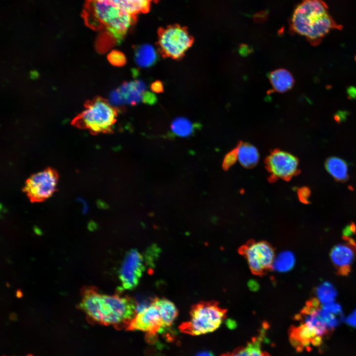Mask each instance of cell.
I'll list each match as a JSON object with an SVG mask.
<instances>
[{"label":"cell","instance_id":"cell-1","mask_svg":"<svg viewBox=\"0 0 356 356\" xmlns=\"http://www.w3.org/2000/svg\"><path fill=\"white\" fill-rule=\"evenodd\" d=\"M121 293L114 295L100 293L94 287L83 289L79 308L91 323L127 328L137 313L136 303Z\"/></svg>","mask_w":356,"mask_h":356},{"label":"cell","instance_id":"cell-2","mask_svg":"<svg viewBox=\"0 0 356 356\" xmlns=\"http://www.w3.org/2000/svg\"><path fill=\"white\" fill-rule=\"evenodd\" d=\"M290 26L293 32L305 37L313 46L320 44L330 31L342 29L322 0H303L293 12Z\"/></svg>","mask_w":356,"mask_h":356},{"label":"cell","instance_id":"cell-3","mask_svg":"<svg viewBox=\"0 0 356 356\" xmlns=\"http://www.w3.org/2000/svg\"><path fill=\"white\" fill-rule=\"evenodd\" d=\"M82 16L88 27L104 31L119 43L136 20L112 0H87Z\"/></svg>","mask_w":356,"mask_h":356},{"label":"cell","instance_id":"cell-4","mask_svg":"<svg viewBox=\"0 0 356 356\" xmlns=\"http://www.w3.org/2000/svg\"><path fill=\"white\" fill-rule=\"evenodd\" d=\"M119 110L107 100L98 97L88 103L73 124L91 133L110 132L116 122Z\"/></svg>","mask_w":356,"mask_h":356},{"label":"cell","instance_id":"cell-5","mask_svg":"<svg viewBox=\"0 0 356 356\" xmlns=\"http://www.w3.org/2000/svg\"><path fill=\"white\" fill-rule=\"evenodd\" d=\"M225 313V310L217 303L200 302L191 307L189 320L180 324L179 329L182 332L193 336L211 333L220 327Z\"/></svg>","mask_w":356,"mask_h":356},{"label":"cell","instance_id":"cell-6","mask_svg":"<svg viewBox=\"0 0 356 356\" xmlns=\"http://www.w3.org/2000/svg\"><path fill=\"white\" fill-rule=\"evenodd\" d=\"M193 41V38L187 28L178 24L158 29V50L163 57L181 59L191 46Z\"/></svg>","mask_w":356,"mask_h":356},{"label":"cell","instance_id":"cell-7","mask_svg":"<svg viewBox=\"0 0 356 356\" xmlns=\"http://www.w3.org/2000/svg\"><path fill=\"white\" fill-rule=\"evenodd\" d=\"M58 180L56 171L47 168L31 175L27 179L23 190L31 202H42L55 192Z\"/></svg>","mask_w":356,"mask_h":356},{"label":"cell","instance_id":"cell-8","mask_svg":"<svg viewBox=\"0 0 356 356\" xmlns=\"http://www.w3.org/2000/svg\"><path fill=\"white\" fill-rule=\"evenodd\" d=\"M144 257L138 251L134 249L130 250L126 254L119 272L121 283L119 293L125 290L133 289L137 286L145 270V265L148 264L147 259L145 260Z\"/></svg>","mask_w":356,"mask_h":356},{"label":"cell","instance_id":"cell-9","mask_svg":"<svg viewBox=\"0 0 356 356\" xmlns=\"http://www.w3.org/2000/svg\"><path fill=\"white\" fill-rule=\"evenodd\" d=\"M240 250L254 273L261 274L272 267L275 258L274 252L266 242H250L242 247Z\"/></svg>","mask_w":356,"mask_h":356},{"label":"cell","instance_id":"cell-10","mask_svg":"<svg viewBox=\"0 0 356 356\" xmlns=\"http://www.w3.org/2000/svg\"><path fill=\"white\" fill-rule=\"evenodd\" d=\"M164 328L159 310L153 300L149 306L136 313L126 329L141 331L154 336Z\"/></svg>","mask_w":356,"mask_h":356},{"label":"cell","instance_id":"cell-11","mask_svg":"<svg viewBox=\"0 0 356 356\" xmlns=\"http://www.w3.org/2000/svg\"><path fill=\"white\" fill-rule=\"evenodd\" d=\"M267 165L269 172L275 178L289 180L298 172L297 158L282 150L273 151L267 159Z\"/></svg>","mask_w":356,"mask_h":356},{"label":"cell","instance_id":"cell-12","mask_svg":"<svg viewBox=\"0 0 356 356\" xmlns=\"http://www.w3.org/2000/svg\"><path fill=\"white\" fill-rule=\"evenodd\" d=\"M343 237L345 242L334 246L330 251V258L337 273L347 275L350 272L351 265L356 257V243L349 237Z\"/></svg>","mask_w":356,"mask_h":356},{"label":"cell","instance_id":"cell-13","mask_svg":"<svg viewBox=\"0 0 356 356\" xmlns=\"http://www.w3.org/2000/svg\"><path fill=\"white\" fill-rule=\"evenodd\" d=\"M118 90L125 103L130 105L139 103L151 105L157 101L155 94L149 90L145 83L140 80L124 82Z\"/></svg>","mask_w":356,"mask_h":356},{"label":"cell","instance_id":"cell-14","mask_svg":"<svg viewBox=\"0 0 356 356\" xmlns=\"http://www.w3.org/2000/svg\"><path fill=\"white\" fill-rule=\"evenodd\" d=\"M158 52L150 44H142L137 45L134 50L135 62L139 67H150L157 62Z\"/></svg>","mask_w":356,"mask_h":356},{"label":"cell","instance_id":"cell-15","mask_svg":"<svg viewBox=\"0 0 356 356\" xmlns=\"http://www.w3.org/2000/svg\"><path fill=\"white\" fill-rule=\"evenodd\" d=\"M264 333L265 331H262L258 336L254 337L245 346L238 348L222 356H269L262 350L261 347Z\"/></svg>","mask_w":356,"mask_h":356},{"label":"cell","instance_id":"cell-16","mask_svg":"<svg viewBox=\"0 0 356 356\" xmlns=\"http://www.w3.org/2000/svg\"><path fill=\"white\" fill-rule=\"evenodd\" d=\"M269 79L274 89L280 92L288 90L294 84L292 75L284 69H279L272 72Z\"/></svg>","mask_w":356,"mask_h":356},{"label":"cell","instance_id":"cell-17","mask_svg":"<svg viewBox=\"0 0 356 356\" xmlns=\"http://www.w3.org/2000/svg\"><path fill=\"white\" fill-rule=\"evenodd\" d=\"M237 160L241 165L246 168L255 166L259 159L257 149L247 143H240L236 149Z\"/></svg>","mask_w":356,"mask_h":356},{"label":"cell","instance_id":"cell-18","mask_svg":"<svg viewBox=\"0 0 356 356\" xmlns=\"http://www.w3.org/2000/svg\"><path fill=\"white\" fill-rule=\"evenodd\" d=\"M153 300L159 310L165 328L170 327L178 314L176 307L165 298H155Z\"/></svg>","mask_w":356,"mask_h":356},{"label":"cell","instance_id":"cell-19","mask_svg":"<svg viewBox=\"0 0 356 356\" xmlns=\"http://www.w3.org/2000/svg\"><path fill=\"white\" fill-rule=\"evenodd\" d=\"M325 166L328 172L336 180L344 181L348 179V165L344 160L336 157L329 158L325 162Z\"/></svg>","mask_w":356,"mask_h":356},{"label":"cell","instance_id":"cell-20","mask_svg":"<svg viewBox=\"0 0 356 356\" xmlns=\"http://www.w3.org/2000/svg\"><path fill=\"white\" fill-rule=\"evenodd\" d=\"M130 14L136 16L149 11L152 0H112Z\"/></svg>","mask_w":356,"mask_h":356},{"label":"cell","instance_id":"cell-21","mask_svg":"<svg viewBox=\"0 0 356 356\" xmlns=\"http://www.w3.org/2000/svg\"><path fill=\"white\" fill-rule=\"evenodd\" d=\"M295 263L294 254L290 251H284L275 256L272 267L278 272H286L293 267Z\"/></svg>","mask_w":356,"mask_h":356},{"label":"cell","instance_id":"cell-22","mask_svg":"<svg viewBox=\"0 0 356 356\" xmlns=\"http://www.w3.org/2000/svg\"><path fill=\"white\" fill-rule=\"evenodd\" d=\"M194 124L184 117H178L175 119L171 125L172 132L175 135L180 137H186L191 134L194 131Z\"/></svg>","mask_w":356,"mask_h":356},{"label":"cell","instance_id":"cell-23","mask_svg":"<svg viewBox=\"0 0 356 356\" xmlns=\"http://www.w3.org/2000/svg\"><path fill=\"white\" fill-rule=\"evenodd\" d=\"M316 295L322 304L335 302L337 292L333 285L328 281H324L316 289Z\"/></svg>","mask_w":356,"mask_h":356},{"label":"cell","instance_id":"cell-24","mask_svg":"<svg viewBox=\"0 0 356 356\" xmlns=\"http://www.w3.org/2000/svg\"><path fill=\"white\" fill-rule=\"evenodd\" d=\"M109 62L117 67H122L126 64L127 59L124 54L119 50H113L107 56Z\"/></svg>","mask_w":356,"mask_h":356},{"label":"cell","instance_id":"cell-25","mask_svg":"<svg viewBox=\"0 0 356 356\" xmlns=\"http://www.w3.org/2000/svg\"><path fill=\"white\" fill-rule=\"evenodd\" d=\"M321 308L327 312L336 315L341 316L342 313V309L341 305L335 302L323 304Z\"/></svg>","mask_w":356,"mask_h":356},{"label":"cell","instance_id":"cell-26","mask_svg":"<svg viewBox=\"0 0 356 356\" xmlns=\"http://www.w3.org/2000/svg\"><path fill=\"white\" fill-rule=\"evenodd\" d=\"M237 160V155L236 149H235L225 155L223 162V167L225 169H228L232 166Z\"/></svg>","mask_w":356,"mask_h":356},{"label":"cell","instance_id":"cell-27","mask_svg":"<svg viewBox=\"0 0 356 356\" xmlns=\"http://www.w3.org/2000/svg\"><path fill=\"white\" fill-rule=\"evenodd\" d=\"M311 195V191L307 187H302L298 190V196L300 201L305 204H308Z\"/></svg>","mask_w":356,"mask_h":356},{"label":"cell","instance_id":"cell-28","mask_svg":"<svg viewBox=\"0 0 356 356\" xmlns=\"http://www.w3.org/2000/svg\"><path fill=\"white\" fill-rule=\"evenodd\" d=\"M110 99L111 105L120 106L125 103L118 89L111 92Z\"/></svg>","mask_w":356,"mask_h":356},{"label":"cell","instance_id":"cell-29","mask_svg":"<svg viewBox=\"0 0 356 356\" xmlns=\"http://www.w3.org/2000/svg\"><path fill=\"white\" fill-rule=\"evenodd\" d=\"M345 321L349 325L356 327V309L346 318Z\"/></svg>","mask_w":356,"mask_h":356},{"label":"cell","instance_id":"cell-30","mask_svg":"<svg viewBox=\"0 0 356 356\" xmlns=\"http://www.w3.org/2000/svg\"><path fill=\"white\" fill-rule=\"evenodd\" d=\"M150 89L151 91L154 92H161L163 90V86L162 82L157 81L151 85Z\"/></svg>","mask_w":356,"mask_h":356},{"label":"cell","instance_id":"cell-31","mask_svg":"<svg viewBox=\"0 0 356 356\" xmlns=\"http://www.w3.org/2000/svg\"><path fill=\"white\" fill-rule=\"evenodd\" d=\"M356 230V226L355 224L352 222L345 227L343 231L344 236L349 237L352 233H355Z\"/></svg>","mask_w":356,"mask_h":356},{"label":"cell","instance_id":"cell-32","mask_svg":"<svg viewBox=\"0 0 356 356\" xmlns=\"http://www.w3.org/2000/svg\"><path fill=\"white\" fill-rule=\"evenodd\" d=\"M248 285L249 289L253 291H257L259 287L257 282L254 280H250Z\"/></svg>","mask_w":356,"mask_h":356},{"label":"cell","instance_id":"cell-33","mask_svg":"<svg viewBox=\"0 0 356 356\" xmlns=\"http://www.w3.org/2000/svg\"><path fill=\"white\" fill-rule=\"evenodd\" d=\"M197 356H212L211 354L207 352H202L198 354Z\"/></svg>","mask_w":356,"mask_h":356},{"label":"cell","instance_id":"cell-34","mask_svg":"<svg viewBox=\"0 0 356 356\" xmlns=\"http://www.w3.org/2000/svg\"><path fill=\"white\" fill-rule=\"evenodd\" d=\"M32 356V355H27V356Z\"/></svg>","mask_w":356,"mask_h":356},{"label":"cell","instance_id":"cell-35","mask_svg":"<svg viewBox=\"0 0 356 356\" xmlns=\"http://www.w3.org/2000/svg\"><path fill=\"white\" fill-rule=\"evenodd\" d=\"M153 0V1H156V0Z\"/></svg>","mask_w":356,"mask_h":356}]
</instances>
